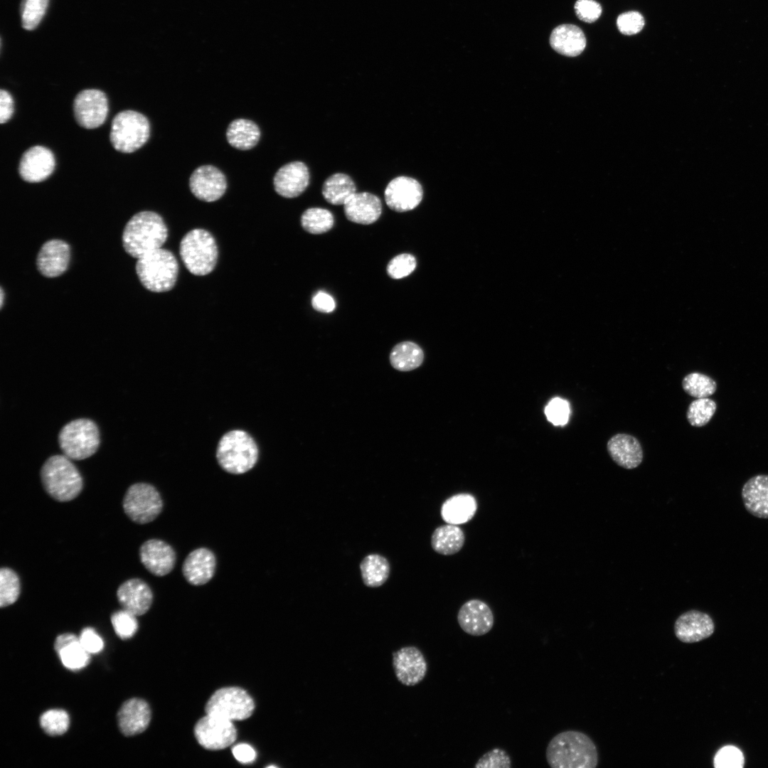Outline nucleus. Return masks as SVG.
<instances>
[{
  "mask_svg": "<svg viewBox=\"0 0 768 768\" xmlns=\"http://www.w3.org/2000/svg\"><path fill=\"white\" fill-rule=\"evenodd\" d=\"M179 253L186 269L197 276L210 273L218 260L215 238L203 229L188 232L180 242Z\"/></svg>",
  "mask_w": 768,
  "mask_h": 768,
  "instance_id": "423d86ee",
  "label": "nucleus"
},
{
  "mask_svg": "<svg viewBox=\"0 0 768 768\" xmlns=\"http://www.w3.org/2000/svg\"><path fill=\"white\" fill-rule=\"evenodd\" d=\"M457 621L466 634L479 636L489 633L494 626V617L491 609L484 602L473 599L460 607Z\"/></svg>",
  "mask_w": 768,
  "mask_h": 768,
  "instance_id": "f3484780",
  "label": "nucleus"
},
{
  "mask_svg": "<svg viewBox=\"0 0 768 768\" xmlns=\"http://www.w3.org/2000/svg\"><path fill=\"white\" fill-rule=\"evenodd\" d=\"M393 665L398 680L412 686L426 676L427 663L422 651L415 646H405L393 654Z\"/></svg>",
  "mask_w": 768,
  "mask_h": 768,
  "instance_id": "2eb2a0df",
  "label": "nucleus"
},
{
  "mask_svg": "<svg viewBox=\"0 0 768 768\" xmlns=\"http://www.w3.org/2000/svg\"><path fill=\"white\" fill-rule=\"evenodd\" d=\"M216 458L225 471L244 474L254 467L258 459V448L254 439L241 430H231L218 442Z\"/></svg>",
  "mask_w": 768,
  "mask_h": 768,
  "instance_id": "39448f33",
  "label": "nucleus"
},
{
  "mask_svg": "<svg viewBox=\"0 0 768 768\" xmlns=\"http://www.w3.org/2000/svg\"><path fill=\"white\" fill-rule=\"evenodd\" d=\"M474 767L476 768H510L511 760L504 750L494 748L482 755Z\"/></svg>",
  "mask_w": 768,
  "mask_h": 768,
  "instance_id": "49530a36",
  "label": "nucleus"
},
{
  "mask_svg": "<svg viewBox=\"0 0 768 768\" xmlns=\"http://www.w3.org/2000/svg\"><path fill=\"white\" fill-rule=\"evenodd\" d=\"M311 305L315 310L322 313H330L336 307L334 298L322 291H319L314 295L311 299Z\"/></svg>",
  "mask_w": 768,
  "mask_h": 768,
  "instance_id": "3c124183",
  "label": "nucleus"
},
{
  "mask_svg": "<svg viewBox=\"0 0 768 768\" xmlns=\"http://www.w3.org/2000/svg\"><path fill=\"white\" fill-rule=\"evenodd\" d=\"M54 649L63 665L69 670H80L90 663V654L75 634L66 633L58 636Z\"/></svg>",
  "mask_w": 768,
  "mask_h": 768,
  "instance_id": "c85d7f7f",
  "label": "nucleus"
},
{
  "mask_svg": "<svg viewBox=\"0 0 768 768\" xmlns=\"http://www.w3.org/2000/svg\"><path fill=\"white\" fill-rule=\"evenodd\" d=\"M168 238V229L158 213L145 210L134 215L122 233L125 252L134 258L161 248Z\"/></svg>",
  "mask_w": 768,
  "mask_h": 768,
  "instance_id": "f03ea898",
  "label": "nucleus"
},
{
  "mask_svg": "<svg viewBox=\"0 0 768 768\" xmlns=\"http://www.w3.org/2000/svg\"><path fill=\"white\" fill-rule=\"evenodd\" d=\"M40 725L50 736L65 734L70 725L68 713L61 709H52L44 712L40 717Z\"/></svg>",
  "mask_w": 768,
  "mask_h": 768,
  "instance_id": "ea45409f",
  "label": "nucleus"
},
{
  "mask_svg": "<svg viewBox=\"0 0 768 768\" xmlns=\"http://www.w3.org/2000/svg\"><path fill=\"white\" fill-rule=\"evenodd\" d=\"M139 558L146 570L159 577L169 574L176 563L173 548L159 539L145 541L139 548Z\"/></svg>",
  "mask_w": 768,
  "mask_h": 768,
  "instance_id": "412c9836",
  "label": "nucleus"
},
{
  "mask_svg": "<svg viewBox=\"0 0 768 768\" xmlns=\"http://www.w3.org/2000/svg\"><path fill=\"white\" fill-rule=\"evenodd\" d=\"M420 183L409 176H398L387 185L384 197L388 206L396 212H405L416 208L422 199Z\"/></svg>",
  "mask_w": 768,
  "mask_h": 768,
  "instance_id": "ddd939ff",
  "label": "nucleus"
},
{
  "mask_svg": "<svg viewBox=\"0 0 768 768\" xmlns=\"http://www.w3.org/2000/svg\"><path fill=\"white\" fill-rule=\"evenodd\" d=\"M741 498L748 513L759 518H768V475L750 478L742 487Z\"/></svg>",
  "mask_w": 768,
  "mask_h": 768,
  "instance_id": "bb28decb",
  "label": "nucleus"
},
{
  "mask_svg": "<svg viewBox=\"0 0 768 768\" xmlns=\"http://www.w3.org/2000/svg\"><path fill=\"white\" fill-rule=\"evenodd\" d=\"M715 624L709 614L692 609L681 614L674 623V633L683 643H695L711 636Z\"/></svg>",
  "mask_w": 768,
  "mask_h": 768,
  "instance_id": "aec40b11",
  "label": "nucleus"
},
{
  "mask_svg": "<svg viewBox=\"0 0 768 768\" xmlns=\"http://www.w3.org/2000/svg\"><path fill=\"white\" fill-rule=\"evenodd\" d=\"M574 8L578 18L586 23L594 22L602 14L600 4L594 0H577Z\"/></svg>",
  "mask_w": 768,
  "mask_h": 768,
  "instance_id": "09e8293b",
  "label": "nucleus"
},
{
  "mask_svg": "<svg viewBox=\"0 0 768 768\" xmlns=\"http://www.w3.org/2000/svg\"><path fill=\"white\" fill-rule=\"evenodd\" d=\"M232 752L238 762L244 764L251 763L256 758L255 750L250 745L245 743L235 745L232 749Z\"/></svg>",
  "mask_w": 768,
  "mask_h": 768,
  "instance_id": "864d4df0",
  "label": "nucleus"
},
{
  "mask_svg": "<svg viewBox=\"0 0 768 768\" xmlns=\"http://www.w3.org/2000/svg\"><path fill=\"white\" fill-rule=\"evenodd\" d=\"M150 124L142 114L134 110L117 113L111 124L110 139L112 146L122 153H132L148 140Z\"/></svg>",
  "mask_w": 768,
  "mask_h": 768,
  "instance_id": "6e6552de",
  "label": "nucleus"
},
{
  "mask_svg": "<svg viewBox=\"0 0 768 768\" xmlns=\"http://www.w3.org/2000/svg\"><path fill=\"white\" fill-rule=\"evenodd\" d=\"M742 752L735 747L725 746L721 748L714 758L716 768H742L744 765Z\"/></svg>",
  "mask_w": 768,
  "mask_h": 768,
  "instance_id": "a18cd8bd",
  "label": "nucleus"
},
{
  "mask_svg": "<svg viewBox=\"0 0 768 768\" xmlns=\"http://www.w3.org/2000/svg\"><path fill=\"white\" fill-rule=\"evenodd\" d=\"M360 569L363 583L370 587L381 586L390 574L388 560L378 554L366 556L361 562Z\"/></svg>",
  "mask_w": 768,
  "mask_h": 768,
  "instance_id": "f704fd0d",
  "label": "nucleus"
},
{
  "mask_svg": "<svg viewBox=\"0 0 768 768\" xmlns=\"http://www.w3.org/2000/svg\"><path fill=\"white\" fill-rule=\"evenodd\" d=\"M70 258L69 245L63 240L53 239L46 241L41 247L36 257V266L42 275L53 278L66 271Z\"/></svg>",
  "mask_w": 768,
  "mask_h": 768,
  "instance_id": "6ab92c4d",
  "label": "nucleus"
},
{
  "mask_svg": "<svg viewBox=\"0 0 768 768\" xmlns=\"http://www.w3.org/2000/svg\"><path fill=\"white\" fill-rule=\"evenodd\" d=\"M464 542L463 530L457 525L449 523L437 528L431 538L433 550L444 555L457 553L464 546Z\"/></svg>",
  "mask_w": 768,
  "mask_h": 768,
  "instance_id": "2f4dec72",
  "label": "nucleus"
},
{
  "mask_svg": "<svg viewBox=\"0 0 768 768\" xmlns=\"http://www.w3.org/2000/svg\"><path fill=\"white\" fill-rule=\"evenodd\" d=\"M260 135L259 127L252 120L243 118L232 121L226 131L228 142L239 150L253 148L259 142Z\"/></svg>",
  "mask_w": 768,
  "mask_h": 768,
  "instance_id": "7c9ffc66",
  "label": "nucleus"
},
{
  "mask_svg": "<svg viewBox=\"0 0 768 768\" xmlns=\"http://www.w3.org/2000/svg\"><path fill=\"white\" fill-rule=\"evenodd\" d=\"M194 735L198 742L210 750L225 749L237 738V731L232 721L209 714L197 722Z\"/></svg>",
  "mask_w": 768,
  "mask_h": 768,
  "instance_id": "9b49d317",
  "label": "nucleus"
},
{
  "mask_svg": "<svg viewBox=\"0 0 768 768\" xmlns=\"http://www.w3.org/2000/svg\"><path fill=\"white\" fill-rule=\"evenodd\" d=\"M206 714L215 715L230 721L243 720L250 717L255 703L250 695L242 688L225 687L217 690L206 705Z\"/></svg>",
  "mask_w": 768,
  "mask_h": 768,
  "instance_id": "9d476101",
  "label": "nucleus"
},
{
  "mask_svg": "<svg viewBox=\"0 0 768 768\" xmlns=\"http://www.w3.org/2000/svg\"><path fill=\"white\" fill-rule=\"evenodd\" d=\"M569 402L560 398L552 399L545 409V414L549 422L555 426L565 425L570 416Z\"/></svg>",
  "mask_w": 768,
  "mask_h": 768,
  "instance_id": "c03bdc74",
  "label": "nucleus"
},
{
  "mask_svg": "<svg viewBox=\"0 0 768 768\" xmlns=\"http://www.w3.org/2000/svg\"><path fill=\"white\" fill-rule=\"evenodd\" d=\"M549 42L555 51L568 57L579 55L586 46V38L581 28L568 23L555 27L551 32Z\"/></svg>",
  "mask_w": 768,
  "mask_h": 768,
  "instance_id": "cd10ccee",
  "label": "nucleus"
},
{
  "mask_svg": "<svg viewBox=\"0 0 768 768\" xmlns=\"http://www.w3.org/2000/svg\"><path fill=\"white\" fill-rule=\"evenodd\" d=\"M346 218L355 223L369 225L380 216L382 204L380 198L370 193H355L343 205Z\"/></svg>",
  "mask_w": 768,
  "mask_h": 768,
  "instance_id": "a878e982",
  "label": "nucleus"
},
{
  "mask_svg": "<svg viewBox=\"0 0 768 768\" xmlns=\"http://www.w3.org/2000/svg\"><path fill=\"white\" fill-rule=\"evenodd\" d=\"M332 213L324 208H311L306 210L301 218L302 228L311 234H321L329 231L334 225Z\"/></svg>",
  "mask_w": 768,
  "mask_h": 768,
  "instance_id": "e433bc0d",
  "label": "nucleus"
},
{
  "mask_svg": "<svg viewBox=\"0 0 768 768\" xmlns=\"http://www.w3.org/2000/svg\"><path fill=\"white\" fill-rule=\"evenodd\" d=\"M415 257L407 253L393 257L387 266L388 274L393 279H401L410 274L416 267Z\"/></svg>",
  "mask_w": 768,
  "mask_h": 768,
  "instance_id": "37998d69",
  "label": "nucleus"
},
{
  "mask_svg": "<svg viewBox=\"0 0 768 768\" xmlns=\"http://www.w3.org/2000/svg\"><path fill=\"white\" fill-rule=\"evenodd\" d=\"M14 113V100L10 93L5 90L0 91V122H7Z\"/></svg>",
  "mask_w": 768,
  "mask_h": 768,
  "instance_id": "603ef678",
  "label": "nucleus"
},
{
  "mask_svg": "<svg viewBox=\"0 0 768 768\" xmlns=\"http://www.w3.org/2000/svg\"><path fill=\"white\" fill-rule=\"evenodd\" d=\"M117 597L123 609L135 616L144 614L153 602L149 586L139 578L129 579L119 585Z\"/></svg>",
  "mask_w": 768,
  "mask_h": 768,
  "instance_id": "4be33fe9",
  "label": "nucleus"
},
{
  "mask_svg": "<svg viewBox=\"0 0 768 768\" xmlns=\"http://www.w3.org/2000/svg\"><path fill=\"white\" fill-rule=\"evenodd\" d=\"M79 640L83 648L90 654L100 653L104 648L102 639L91 627H86L82 630Z\"/></svg>",
  "mask_w": 768,
  "mask_h": 768,
  "instance_id": "8fccbe9b",
  "label": "nucleus"
},
{
  "mask_svg": "<svg viewBox=\"0 0 768 768\" xmlns=\"http://www.w3.org/2000/svg\"><path fill=\"white\" fill-rule=\"evenodd\" d=\"M126 515L132 521L145 524L155 520L163 508L156 489L147 483H136L127 490L122 501Z\"/></svg>",
  "mask_w": 768,
  "mask_h": 768,
  "instance_id": "1a4fd4ad",
  "label": "nucleus"
},
{
  "mask_svg": "<svg viewBox=\"0 0 768 768\" xmlns=\"http://www.w3.org/2000/svg\"><path fill=\"white\" fill-rule=\"evenodd\" d=\"M321 193L324 199L332 205H344L348 198L356 193V186L352 178L346 174L336 173L324 181Z\"/></svg>",
  "mask_w": 768,
  "mask_h": 768,
  "instance_id": "473e14b6",
  "label": "nucleus"
},
{
  "mask_svg": "<svg viewBox=\"0 0 768 768\" xmlns=\"http://www.w3.org/2000/svg\"><path fill=\"white\" fill-rule=\"evenodd\" d=\"M55 166L53 152L47 147L38 145L28 149L22 154L18 173L25 181L37 183L49 177L53 172Z\"/></svg>",
  "mask_w": 768,
  "mask_h": 768,
  "instance_id": "dca6fc26",
  "label": "nucleus"
},
{
  "mask_svg": "<svg viewBox=\"0 0 768 768\" xmlns=\"http://www.w3.org/2000/svg\"><path fill=\"white\" fill-rule=\"evenodd\" d=\"M424 359L422 348L412 341H402L395 345L390 354L391 366L400 371H409L421 366Z\"/></svg>",
  "mask_w": 768,
  "mask_h": 768,
  "instance_id": "72a5a7b5",
  "label": "nucleus"
},
{
  "mask_svg": "<svg viewBox=\"0 0 768 768\" xmlns=\"http://www.w3.org/2000/svg\"><path fill=\"white\" fill-rule=\"evenodd\" d=\"M477 510V502L469 494H458L447 498L441 507V516L447 523L459 525L471 521Z\"/></svg>",
  "mask_w": 768,
  "mask_h": 768,
  "instance_id": "c756f323",
  "label": "nucleus"
},
{
  "mask_svg": "<svg viewBox=\"0 0 768 768\" xmlns=\"http://www.w3.org/2000/svg\"><path fill=\"white\" fill-rule=\"evenodd\" d=\"M546 760L552 768H595L598 752L592 739L577 730H566L548 742Z\"/></svg>",
  "mask_w": 768,
  "mask_h": 768,
  "instance_id": "f257e3e1",
  "label": "nucleus"
},
{
  "mask_svg": "<svg viewBox=\"0 0 768 768\" xmlns=\"http://www.w3.org/2000/svg\"><path fill=\"white\" fill-rule=\"evenodd\" d=\"M49 0H22L21 16L24 29H35L43 18Z\"/></svg>",
  "mask_w": 768,
  "mask_h": 768,
  "instance_id": "a19ab883",
  "label": "nucleus"
},
{
  "mask_svg": "<svg viewBox=\"0 0 768 768\" xmlns=\"http://www.w3.org/2000/svg\"><path fill=\"white\" fill-rule=\"evenodd\" d=\"M309 171L302 161H294L283 165L274 174L273 185L279 196L296 198L301 195L309 183Z\"/></svg>",
  "mask_w": 768,
  "mask_h": 768,
  "instance_id": "a211bd4d",
  "label": "nucleus"
},
{
  "mask_svg": "<svg viewBox=\"0 0 768 768\" xmlns=\"http://www.w3.org/2000/svg\"><path fill=\"white\" fill-rule=\"evenodd\" d=\"M136 272L142 284L153 292H165L175 285L178 264L174 255L159 248L137 259Z\"/></svg>",
  "mask_w": 768,
  "mask_h": 768,
  "instance_id": "20e7f679",
  "label": "nucleus"
},
{
  "mask_svg": "<svg viewBox=\"0 0 768 768\" xmlns=\"http://www.w3.org/2000/svg\"><path fill=\"white\" fill-rule=\"evenodd\" d=\"M607 449L611 459L626 469H635L643 461L644 452L640 442L629 434L613 435L607 442Z\"/></svg>",
  "mask_w": 768,
  "mask_h": 768,
  "instance_id": "5701e85b",
  "label": "nucleus"
},
{
  "mask_svg": "<svg viewBox=\"0 0 768 768\" xmlns=\"http://www.w3.org/2000/svg\"><path fill=\"white\" fill-rule=\"evenodd\" d=\"M717 383L710 376L699 372L687 374L682 380L686 394L695 398H709L717 390Z\"/></svg>",
  "mask_w": 768,
  "mask_h": 768,
  "instance_id": "c9c22d12",
  "label": "nucleus"
},
{
  "mask_svg": "<svg viewBox=\"0 0 768 768\" xmlns=\"http://www.w3.org/2000/svg\"><path fill=\"white\" fill-rule=\"evenodd\" d=\"M215 566L213 553L208 548H199L187 555L182 566V572L191 585H203L212 579Z\"/></svg>",
  "mask_w": 768,
  "mask_h": 768,
  "instance_id": "393cba45",
  "label": "nucleus"
},
{
  "mask_svg": "<svg viewBox=\"0 0 768 768\" xmlns=\"http://www.w3.org/2000/svg\"><path fill=\"white\" fill-rule=\"evenodd\" d=\"M117 718L121 732L127 737L133 736L147 728L151 720V710L144 700L134 698L122 705Z\"/></svg>",
  "mask_w": 768,
  "mask_h": 768,
  "instance_id": "b1692460",
  "label": "nucleus"
},
{
  "mask_svg": "<svg viewBox=\"0 0 768 768\" xmlns=\"http://www.w3.org/2000/svg\"><path fill=\"white\" fill-rule=\"evenodd\" d=\"M100 432L91 420L80 418L65 425L58 434L59 446L71 460H82L94 454L100 445Z\"/></svg>",
  "mask_w": 768,
  "mask_h": 768,
  "instance_id": "0eeeda50",
  "label": "nucleus"
},
{
  "mask_svg": "<svg viewBox=\"0 0 768 768\" xmlns=\"http://www.w3.org/2000/svg\"><path fill=\"white\" fill-rule=\"evenodd\" d=\"M189 188L198 199L205 202H213L225 193L227 181L223 173L217 167L203 165L192 172L189 178Z\"/></svg>",
  "mask_w": 768,
  "mask_h": 768,
  "instance_id": "4468645a",
  "label": "nucleus"
},
{
  "mask_svg": "<svg viewBox=\"0 0 768 768\" xmlns=\"http://www.w3.org/2000/svg\"><path fill=\"white\" fill-rule=\"evenodd\" d=\"M617 26L622 34L634 35L644 28V18L639 12L636 11L624 12L618 16Z\"/></svg>",
  "mask_w": 768,
  "mask_h": 768,
  "instance_id": "de8ad7c7",
  "label": "nucleus"
},
{
  "mask_svg": "<svg viewBox=\"0 0 768 768\" xmlns=\"http://www.w3.org/2000/svg\"><path fill=\"white\" fill-rule=\"evenodd\" d=\"M40 474L45 491L58 501H70L82 490L83 480L80 473L71 459L64 454L48 458L41 466Z\"/></svg>",
  "mask_w": 768,
  "mask_h": 768,
  "instance_id": "7ed1b4c3",
  "label": "nucleus"
},
{
  "mask_svg": "<svg viewBox=\"0 0 768 768\" xmlns=\"http://www.w3.org/2000/svg\"><path fill=\"white\" fill-rule=\"evenodd\" d=\"M73 111L80 126L86 129L97 128L107 119V96L104 92L97 89L82 90L75 97Z\"/></svg>",
  "mask_w": 768,
  "mask_h": 768,
  "instance_id": "f8f14e48",
  "label": "nucleus"
},
{
  "mask_svg": "<svg viewBox=\"0 0 768 768\" xmlns=\"http://www.w3.org/2000/svg\"><path fill=\"white\" fill-rule=\"evenodd\" d=\"M4 298V289H3V288H1V299H0L1 308H2V306H3Z\"/></svg>",
  "mask_w": 768,
  "mask_h": 768,
  "instance_id": "5fc2aeb1",
  "label": "nucleus"
},
{
  "mask_svg": "<svg viewBox=\"0 0 768 768\" xmlns=\"http://www.w3.org/2000/svg\"><path fill=\"white\" fill-rule=\"evenodd\" d=\"M717 407L715 401L709 398L694 400L690 403L686 411L688 423L695 427L706 425L715 413Z\"/></svg>",
  "mask_w": 768,
  "mask_h": 768,
  "instance_id": "4c0bfd02",
  "label": "nucleus"
},
{
  "mask_svg": "<svg viewBox=\"0 0 768 768\" xmlns=\"http://www.w3.org/2000/svg\"><path fill=\"white\" fill-rule=\"evenodd\" d=\"M21 592V583L18 575L9 567L0 570V606L8 607L14 604Z\"/></svg>",
  "mask_w": 768,
  "mask_h": 768,
  "instance_id": "58836bf2",
  "label": "nucleus"
},
{
  "mask_svg": "<svg viewBox=\"0 0 768 768\" xmlns=\"http://www.w3.org/2000/svg\"><path fill=\"white\" fill-rule=\"evenodd\" d=\"M137 616L122 609L112 614L111 622L116 634L122 639L132 638L138 629Z\"/></svg>",
  "mask_w": 768,
  "mask_h": 768,
  "instance_id": "79ce46f5",
  "label": "nucleus"
}]
</instances>
